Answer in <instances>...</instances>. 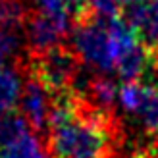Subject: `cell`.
Instances as JSON below:
<instances>
[{
	"label": "cell",
	"instance_id": "obj_12",
	"mask_svg": "<svg viewBox=\"0 0 158 158\" xmlns=\"http://www.w3.org/2000/svg\"><path fill=\"white\" fill-rule=\"evenodd\" d=\"M21 31L0 27V64H6L8 60L18 56L21 50Z\"/></svg>",
	"mask_w": 158,
	"mask_h": 158
},
{
	"label": "cell",
	"instance_id": "obj_2",
	"mask_svg": "<svg viewBox=\"0 0 158 158\" xmlns=\"http://www.w3.org/2000/svg\"><path fill=\"white\" fill-rule=\"evenodd\" d=\"M31 68H33L31 73L54 97L72 93L73 83L79 75L77 56L72 48H68L64 44L54 46V48L39 54V56H33Z\"/></svg>",
	"mask_w": 158,
	"mask_h": 158
},
{
	"label": "cell",
	"instance_id": "obj_10",
	"mask_svg": "<svg viewBox=\"0 0 158 158\" xmlns=\"http://www.w3.org/2000/svg\"><path fill=\"white\" fill-rule=\"evenodd\" d=\"M27 8L23 0H0V27L21 31L27 25Z\"/></svg>",
	"mask_w": 158,
	"mask_h": 158
},
{
	"label": "cell",
	"instance_id": "obj_7",
	"mask_svg": "<svg viewBox=\"0 0 158 158\" xmlns=\"http://www.w3.org/2000/svg\"><path fill=\"white\" fill-rule=\"evenodd\" d=\"M118 91H120V87L108 75L91 77L87 81V87H85V94H87L85 100L89 104H93L94 108L110 112L112 106L116 104V100H118Z\"/></svg>",
	"mask_w": 158,
	"mask_h": 158
},
{
	"label": "cell",
	"instance_id": "obj_11",
	"mask_svg": "<svg viewBox=\"0 0 158 158\" xmlns=\"http://www.w3.org/2000/svg\"><path fill=\"white\" fill-rule=\"evenodd\" d=\"M143 93L145 85L141 81H123L118 91V102L127 114L135 116L141 108V102H143Z\"/></svg>",
	"mask_w": 158,
	"mask_h": 158
},
{
	"label": "cell",
	"instance_id": "obj_14",
	"mask_svg": "<svg viewBox=\"0 0 158 158\" xmlns=\"http://www.w3.org/2000/svg\"><path fill=\"white\" fill-rule=\"evenodd\" d=\"M148 0H123V10H129L133 6H139V4H145Z\"/></svg>",
	"mask_w": 158,
	"mask_h": 158
},
{
	"label": "cell",
	"instance_id": "obj_4",
	"mask_svg": "<svg viewBox=\"0 0 158 158\" xmlns=\"http://www.w3.org/2000/svg\"><path fill=\"white\" fill-rule=\"evenodd\" d=\"M72 18L54 15L46 12L31 14L27 19V41L33 56H39L54 46L62 44V39L69 33Z\"/></svg>",
	"mask_w": 158,
	"mask_h": 158
},
{
	"label": "cell",
	"instance_id": "obj_3",
	"mask_svg": "<svg viewBox=\"0 0 158 158\" xmlns=\"http://www.w3.org/2000/svg\"><path fill=\"white\" fill-rule=\"evenodd\" d=\"M72 50L77 60L85 62L98 72H112L114 60L110 54L108 44V31L106 19L98 15H91L83 21L75 23V29L72 33Z\"/></svg>",
	"mask_w": 158,
	"mask_h": 158
},
{
	"label": "cell",
	"instance_id": "obj_1",
	"mask_svg": "<svg viewBox=\"0 0 158 158\" xmlns=\"http://www.w3.org/2000/svg\"><path fill=\"white\" fill-rule=\"evenodd\" d=\"M52 158H114V122L75 93L52 98L48 118Z\"/></svg>",
	"mask_w": 158,
	"mask_h": 158
},
{
	"label": "cell",
	"instance_id": "obj_15",
	"mask_svg": "<svg viewBox=\"0 0 158 158\" xmlns=\"http://www.w3.org/2000/svg\"><path fill=\"white\" fill-rule=\"evenodd\" d=\"M148 156H151V158H158V141H156V143H154V147H152V151L151 152H147Z\"/></svg>",
	"mask_w": 158,
	"mask_h": 158
},
{
	"label": "cell",
	"instance_id": "obj_5",
	"mask_svg": "<svg viewBox=\"0 0 158 158\" xmlns=\"http://www.w3.org/2000/svg\"><path fill=\"white\" fill-rule=\"evenodd\" d=\"M19 106H21V116L25 118V122L35 133L46 129L52 108V94L46 91V87L33 73L29 75V79L23 85Z\"/></svg>",
	"mask_w": 158,
	"mask_h": 158
},
{
	"label": "cell",
	"instance_id": "obj_9",
	"mask_svg": "<svg viewBox=\"0 0 158 158\" xmlns=\"http://www.w3.org/2000/svg\"><path fill=\"white\" fill-rule=\"evenodd\" d=\"M135 116L139 118L141 125L148 133H158V89L156 87L145 85L143 102H141V108Z\"/></svg>",
	"mask_w": 158,
	"mask_h": 158
},
{
	"label": "cell",
	"instance_id": "obj_16",
	"mask_svg": "<svg viewBox=\"0 0 158 158\" xmlns=\"http://www.w3.org/2000/svg\"><path fill=\"white\" fill-rule=\"evenodd\" d=\"M139 156H141V158H151V156H148L147 152H143V154H139Z\"/></svg>",
	"mask_w": 158,
	"mask_h": 158
},
{
	"label": "cell",
	"instance_id": "obj_6",
	"mask_svg": "<svg viewBox=\"0 0 158 158\" xmlns=\"http://www.w3.org/2000/svg\"><path fill=\"white\" fill-rule=\"evenodd\" d=\"M125 12L129 14L127 21L137 31L143 44L158 52V0H148V2L133 6Z\"/></svg>",
	"mask_w": 158,
	"mask_h": 158
},
{
	"label": "cell",
	"instance_id": "obj_8",
	"mask_svg": "<svg viewBox=\"0 0 158 158\" xmlns=\"http://www.w3.org/2000/svg\"><path fill=\"white\" fill-rule=\"evenodd\" d=\"M2 151L6 158H48V152L33 129L19 133L15 139L2 147Z\"/></svg>",
	"mask_w": 158,
	"mask_h": 158
},
{
	"label": "cell",
	"instance_id": "obj_13",
	"mask_svg": "<svg viewBox=\"0 0 158 158\" xmlns=\"http://www.w3.org/2000/svg\"><path fill=\"white\" fill-rule=\"evenodd\" d=\"M89 4L93 14L102 19L120 18V14L123 12V0H89Z\"/></svg>",
	"mask_w": 158,
	"mask_h": 158
},
{
	"label": "cell",
	"instance_id": "obj_17",
	"mask_svg": "<svg viewBox=\"0 0 158 158\" xmlns=\"http://www.w3.org/2000/svg\"><path fill=\"white\" fill-rule=\"evenodd\" d=\"M0 158H6V156H4V154H0Z\"/></svg>",
	"mask_w": 158,
	"mask_h": 158
}]
</instances>
